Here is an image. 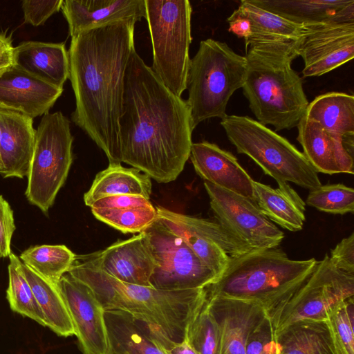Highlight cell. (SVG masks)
I'll return each mask as SVG.
<instances>
[{
    "instance_id": "ac0fdd59",
    "label": "cell",
    "mask_w": 354,
    "mask_h": 354,
    "mask_svg": "<svg viewBox=\"0 0 354 354\" xmlns=\"http://www.w3.org/2000/svg\"><path fill=\"white\" fill-rule=\"evenodd\" d=\"M62 92L15 65L0 75V109L32 119L48 113Z\"/></svg>"
},
{
    "instance_id": "cb8c5ba5",
    "label": "cell",
    "mask_w": 354,
    "mask_h": 354,
    "mask_svg": "<svg viewBox=\"0 0 354 354\" xmlns=\"http://www.w3.org/2000/svg\"><path fill=\"white\" fill-rule=\"evenodd\" d=\"M248 20L250 31L245 39V48H274L295 49L304 30L297 24L262 9L249 0H242L237 8Z\"/></svg>"
},
{
    "instance_id": "ab89813d",
    "label": "cell",
    "mask_w": 354,
    "mask_h": 354,
    "mask_svg": "<svg viewBox=\"0 0 354 354\" xmlns=\"http://www.w3.org/2000/svg\"><path fill=\"white\" fill-rule=\"evenodd\" d=\"M15 230L13 211L0 195V258L9 257L12 253L10 244Z\"/></svg>"
},
{
    "instance_id": "ee69618b",
    "label": "cell",
    "mask_w": 354,
    "mask_h": 354,
    "mask_svg": "<svg viewBox=\"0 0 354 354\" xmlns=\"http://www.w3.org/2000/svg\"><path fill=\"white\" fill-rule=\"evenodd\" d=\"M168 350L171 354H198L186 337L180 342L171 341Z\"/></svg>"
},
{
    "instance_id": "f546056e",
    "label": "cell",
    "mask_w": 354,
    "mask_h": 354,
    "mask_svg": "<svg viewBox=\"0 0 354 354\" xmlns=\"http://www.w3.org/2000/svg\"><path fill=\"white\" fill-rule=\"evenodd\" d=\"M24 274L46 321L47 327L61 337L75 335V329L57 285L22 263Z\"/></svg>"
},
{
    "instance_id": "277c9868",
    "label": "cell",
    "mask_w": 354,
    "mask_h": 354,
    "mask_svg": "<svg viewBox=\"0 0 354 354\" xmlns=\"http://www.w3.org/2000/svg\"><path fill=\"white\" fill-rule=\"evenodd\" d=\"M317 263L315 258L290 259L278 248L251 250L231 257L223 274L205 287L206 294L255 301L268 314L309 278Z\"/></svg>"
},
{
    "instance_id": "d6a6232c",
    "label": "cell",
    "mask_w": 354,
    "mask_h": 354,
    "mask_svg": "<svg viewBox=\"0 0 354 354\" xmlns=\"http://www.w3.org/2000/svg\"><path fill=\"white\" fill-rule=\"evenodd\" d=\"M9 259V283L6 290V298L10 308L12 311L47 327L45 317L24 274L21 261L12 252L10 254Z\"/></svg>"
},
{
    "instance_id": "4316f807",
    "label": "cell",
    "mask_w": 354,
    "mask_h": 354,
    "mask_svg": "<svg viewBox=\"0 0 354 354\" xmlns=\"http://www.w3.org/2000/svg\"><path fill=\"white\" fill-rule=\"evenodd\" d=\"M278 185L274 189L254 180V203L270 221L289 231H299L306 220V203L288 183Z\"/></svg>"
},
{
    "instance_id": "9a60e30c",
    "label": "cell",
    "mask_w": 354,
    "mask_h": 354,
    "mask_svg": "<svg viewBox=\"0 0 354 354\" xmlns=\"http://www.w3.org/2000/svg\"><path fill=\"white\" fill-rule=\"evenodd\" d=\"M69 313L83 354H109L104 310L92 290L65 273L57 283Z\"/></svg>"
},
{
    "instance_id": "d4e9b609",
    "label": "cell",
    "mask_w": 354,
    "mask_h": 354,
    "mask_svg": "<svg viewBox=\"0 0 354 354\" xmlns=\"http://www.w3.org/2000/svg\"><path fill=\"white\" fill-rule=\"evenodd\" d=\"M14 65L56 87L69 78L68 53L64 43L27 41L14 48Z\"/></svg>"
},
{
    "instance_id": "7a4b0ae2",
    "label": "cell",
    "mask_w": 354,
    "mask_h": 354,
    "mask_svg": "<svg viewBox=\"0 0 354 354\" xmlns=\"http://www.w3.org/2000/svg\"><path fill=\"white\" fill-rule=\"evenodd\" d=\"M135 19L94 26L71 37L69 80L75 98L73 122L121 164L119 120L124 74L135 48Z\"/></svg>"
},
{
    "instance_id": "83f0119b",
    "label": "cell",
    "mask_w": 354,
    "mask_h": 354,
    "mask_svg": "<svg viewBox=\"0 0 354 354\" xmlns=\"http://www.w3.org/2000/svg\"><path fill=\"white\" fill-rule=\"evenodd\" d=\"M151 178L140 170L127 168L121 164H109L97 173L84 195L85 205L91 206L97 200L115 195H138L149 199L152 184Z\"/></svg>"
},
{
    "instance_id": "7402d4cb",
    "label": "cell",
    "mask_w": 354,
    "mask_h": 354,
    "mask_svg": "<svg viewBox=\"0 0 354 354\" xmlns=\"http://www.w3.org/2000/svg\"><path fill=\"white\" fill-rule=\"evenodd\" d=\"M35 132L32 118L0 109V174L3 178L28 176Z\"/></svg>"
},
{
    "instance_id": "9c48e42d",
    "label": "cell",
    "mask_w": 354,
    "mask_h": 354,
    "mask_svg": "<svg viewBox=\"0 0 354 354\" xmlns=\"http://www.w3.org/2000/svg\"><path fill=\"white\" fill-rule=\"evenodd\" d=\"M73 142L70 121L62 112L43 115L35 132L25 195L44 213L48 212L67 178Z\"/></svg>"
},
{
    "instance_id": "2e32d148",
    "label": "cell",
    "mask_w": 354,
    "mask_h": 354,
    "mask_svg": "<svg viewBox=\"0 0 354 354\" xmlns=\"http://www.w3.org/2000/svg\"><path fill=\"white\" fill-rule=\"evenodd\" d=\"M297 128L302 153L317 173L353 174L354 136L327 131L305 116Z\"/></svg>"
},
{
    "instance_id": "8992f818",
    "label": "cell",
    "mask_w": 354,
    "mask_h": 354,
    "mask_svg": "<svg viewBox=\"0 0 354 354\" xmlns=\"http://www.w3.org/2000/svg\"><path fill=\"white\" fill-rule=\"evenodd\" d=\"M247 73L245 56L236 53L227 44L212 39L200 42L190 59L186 100L194 129L206 120L223 118L233 93L242 88Z\"/></svg>"
},
{
    "instance_id": "5bb4252c",
    "label": "cell",
    "mask_w": 354,
    "mask_h": 354,
    "mask_svg": "<svg viewBox=\"0 0 354 354\" xmlns=\"http://www.w3.org/2000/svg\"><path fill=\"white\" fill-rule=\"evenodd\" d=\"M296 53L304 62V77H318L339 67L354 57V21L304 25Z\"/></svg>"
},
{
    "instance_id": "8fae6325",
    "label": "cell",
    "mask_w": 354,
    "mask_h": 354,
    "mask_svg": "<svg viewBox=\"0 0 354 354\" xmlns=\"http://www.w3.org/2000/svg\"><path fill=\"white\" fill-rule=\"evenodd\" d=\"M143 233L157 263L151 287L163 290L204 288L217 279L185 242L158 218Z\"/></svg>"
},
{
    "instance_id": "b9f144b4",
    "label": "cell",
    "mask_w": 354,
    "mask_h": 354,
    "mask_svg": "<svg viewBox=\"0 0 354 354\" xmlns=\"http://www.w3.org/2000/svg\"><path fill=\"white\" fill-rule=\"evenodd\" d=\"M152 205L149 199L138 195H115L100 198L95 201L91 208H124L130 207H146Z\"/></svg>"
},
{
    "instance_id": "f35d334b",
    "label": "cell",
    "mask_w": 354,
    "mask_h": 354,
    "mask_svg": "<svg viewBox=\"0 0 354 354\" xmlns=\"http://www.w3.org/2000/svg\"><path fill=\"white\" fill-rule=\"evenodd\" d=\"M62 2L63 0L22 1L24 22L34 26L44 24L50 17L61 9Z\"/></svg>"
},
{
    "instance_id": "8d00e7d4",
    "label": "cell",
    "mask_w": 354,
    "mask_h": 354,
    "mask_svg": "<svg viewBox=\"0 0 354 354\" xmlns=\"http://www.w3.org/2000/svg\"><path fill=\"white\" fill-rule=\"evenodd\" d=\"M305 203L329 214L353 213L354 189L341 183L321 185L310 190Z\"/></svg>"
},
{
    "instance_id": "484cf974",
    "label": "cell",
    "mask_w": 354,
    "mask_h": 354,
    "mask_svg": "<svg viewBox=\"0 0 354 354\" xmlns=\"http://www.w3.org/2000/svg\"><path fill=\"white\" fill-rule=\"evenodd\" d=\"M252 4L301 25L354 21V0H249Z\"/></svg>"
},
{
    "instance_id": "44dd1931",
    "label": "cell",
    "mask_w": 354,
    "mask_h": 354,
    "mask_svg": "<svg viewBox=\"0 0 354 354\" xmlns=\"http://www.w3.org/2000/svg\"><path fill=\"white\" fill-rule=\"evenodd\" d=\"M109 354H171L160 329L121 310H104Z\"/></svg>"
},
{
    "instance_id": "3957f363",
    "label": "cell",
    "mask_w": 354,
    "mask_h": 354,
    "mask_svg": "<svg viewBox=\"0 0 354 354\" xmlns=\"http://www.w3.org/2000/svg\"><path fill=\"white\" fill-rule=\"evenodd\" d=\"M68 272L86 284L104 310H116L156 326L180 342L206 299L204 288L163 290L120 281L100 270L91 254L75 255Z\"/></svg>"
},
{
    "instance_id": "e0dca14e",
    "label": "cell",
    "mask_w": 354,
    "mask_h": 354,
    "mask_svg": "<svg viewBox=\"0 0 354 354\" xmlns=\"http://www.w3.org/2000/svg\"><path fill=\"white\" fill-rule=\"evenodd\" d=\"M91 254L97 266L109 276L127 283L151 287L150 279L157 263L143 232Z\"/></svg>"
},
{
    "instance_id": "7c38bea8",
    "label": "cell",
    "mask_w": 354,
    "mask_h": 354,
    "mask_svg": "<svg viewBox=\"0 0 354 354\" xmlns=\"http://www.w3.org/2000/svg\"><path fill=\"white\" fill-rule=\"evenodd\" d=\"M157 218L180 236L199 259L217 277L231 257L251 249L218 223L156 207Z\"/></svg>"
},
{
    "instance_id": "74e56055",
    "label": "cell",
    "mask_w": 354,
    "mask_h": 354,
    "mask_svg": "<svg viewBox=\"0 0 354 354\" xmlns=\"http://www.w3.org/2000/svg\"><path fill=\"white\" fill-rule=\"evenodd\" d=\"M278 351L272 326L266 315L250 332L245 354H277Z\"/></svg>"
},
{
    "instance_id": "4fadbf2b",
    "label": "cell",
    "mask_w": 354,
    "mask_h": 354,
    "mask_svg": "<svg viewBox=\"0 0 354 354\" xmlns=\"http://www.w3.org/2000/svg\"><path fill=\"white\" fill-rule=\"evenodd\" d=\"M218 223L251 250L277 248L284 233L251 200L204 181Z\"/></svg>"
},
{
    "instance_id": "d590c367",
    "label": "cell",
    "mask_w": 354,
    "mask_h": 354,
    "mask_svg": "<svg viewBox=\"0 0 354 354\" xmlns=\"http://www.w3.org/2000/svg\"><path fill=\"white\" fill-rule=\"evenodd\" d=\"M354 298L331 308L326 315L337 354H354Z\"/></svg>"
},
{
    "instance_id": "4dcf8cb0",
    "label": "cell",
    "mask_w": 354,
    "mask_h": 354,
    "mask_svg": "<svg viewBox=\"0 0 354 354\" xmlns=\"http://www.w3.org/2000/svg\"><path fill=\"white\" fill-rule=\"evenodd\" d=\"M304 116L324 129L344 136H354V96L329 92L316 97Z\"/></svg>"
},
{
    "instance_id": "836d02e7",
    "label": "cell",
    "mask_w": 354,
    "mask_h": 354,
    "mask_svg": "<svg viewBox=\"0 0 354 354\" xmlns=\"http://www.w3.org/2000/svg\"><path fill=\"white\" fill-rule=\"evenodd\" d=\"M99 221L122 233H140L157 219L153 205L124 208H91Z\"/></svg>"
},
{
    "instance_id": "6da1fadb",
    "label": "cell",
    "mask_w": 354,
    "mask_h": 354,
    "mask_svg": "<svg viewBox=\"0 0 354 354\" xmlns=\"http://www.w3.org/2000/svg\"><path fill=\"white\" fill-rule=\"evenodd\" d=\"M193 130L186 100L167 88L134 49L119 120L122 162L158 183L174 181L189 158Z\"/></svg>"
},
{
    "instance_id": "30bf717a",
    "label": "cell",
    "mask_w": 354,
    "mask_h": 354,
    "mask_svg": "<svg viewBox=\"0 0 354 354\" xmlns=\"http://www.w3.org/2000/svg\"><path fill=\"white\" fill-rule=\"evenodd\" d=\"M354 297V275L338 269L326 254L309 278L268 314L274 337L287 326L301 320H326L327 313Z\"/></svg>"
},
{
    "instance_id": "f6af8a7d",
    "label": "cell",
    "mask_w": 354,
    "mask_h": 354,
    "mask_svg": "<svg viewBox=\"0 0 354 354\" xmlns=\"http://www.w3.org/2000/svg\"><path fill=\"white\" fill-rule=\"evenodd\" d=\"M277 354H280V353H279V351H278V353H277Z\"/></svg>"
},
{
    "instance_id": "e575fe53",
    "label": "cell",
    "mask_w": 354,
    "mask_h": 354,
    "mask_svg": "<svg viewBox=\"0 0 354 354\" xmlns=\"http://www.w3.org/2000/svg\"><path fill=\"white\" fill-rule=\"evenodd\" d=\"M185 337L198 354H220L218 326L206 299L189 323Z\"/></svg>"
},
{
    "instance_id": "603a6c76",
    "label": "cell",
    "mask_w": 354,
    "mask_h": 354,
    "mask_svg": "<svg viewBox=\"0 0 354 354\" xmlns=\"http://www.w3.org/2000/svg\"><path fill=\"white\" fill-rule=\"evenodd\" d=\"M61 10L71 37L94 26L146 16L145 0H64Z\"/></svg>"
},
{
    "instance_id": "ffe728a7",
    "label": "cell",
    "mask_w": 354,
    "mask_h": 354,
    "mask_svg": "<svg viewBox=\"0 0 354 354\" xmlns=\"http://www.w3.org/2000/svg\"><path fill=\"white\" fill-rule=\"evenodd\" d=\"M189 158L198 175L218 187L254 201V180L230 152L207 141L192 143Z\"/></svg>"
},
{
    "instance_id": "1f68e13d",
    "label": "cell",
    "mask_w": 354,
    "mask_h": 354,
    "mask_svg": "<svg viewBox=\"0 0 354 354\" xmlns=\"http://www.w3.org/2000/svg\"><path fill=\"white\" fill-rule=\"evenodd\" d=\"M75 254L64 245L31 246L20 255V260L35 272L57 284L70 269Z\"/></svg>"
},
{
    "instance_id": "60d3db41",
    "label": "cell",
    "mask_w": 354,
    "mask_h": 354,
    "mask_svg": "<svg viewBox=\"0 0 354 354\" xmlns=\"http://www.w3.org/2000/svg\"><path fill=\"white\" fill-rule=\"evenodd\" d=\"M329 258L340 270L354 275V233L343 239L330 251Z\"/></svg>"
},
{
    "instance_id": "5b68a950",
    "label": "cell",
    "mask_w": 354,
    "mask_h": 354,
    "mask_svg": "<svg viewBox=\"0 0 354 354\" xmlns=\"http://www.w3.org/2000/svg\"><path fill=\"white\" fill-rule=\"evenodd\" d=\"M242 89L259 123L276 131L298 126L309 104L302 81L291 68L295 50L248 47Z\"/></svg>"
},
{
    "instance_id": "f1b7e54d",
    "label": "cell",
    "mask_w": 354,
    "mask_h": 354,
    "mask_svg": "<svg viewBox=\"0 0 354 354\" xmlns=\"http://www.w3.org/2000/svg\"><path fill=\"white\" fill-rule=\"evenodd\" d=\"M280 354H337L326 320L294 322L275 336Z\"/></svg>"
},
{
    "instance_id": "d6986e66",
    "label": "cell",
    "mask_w": 354,
    "mask_h": 354,
    "mask_svg": "<svg viewBox=\"0 0 354 354\" xmlns=\"http://www.w3.org/2000/svg\"><path fill=\"white\" fill-rule=\"evenodd\" d=\"M206 299L216 322L220 337V354H245L248 336L266 316L257 302L223 297Z\"/></svg>"
},
{
    "instance_id": "7bdbcfd3",
    "label": "cell",
    "mask_w": 354,
    "mask_h": 354,
    "mask_svg": "<svg viewBox=\"0 0 354 354\" xmlns=\"http://www.w3.org/2000/svg\"><path fill=\"white\" fill-rule=\"evenodd\" d=\"M14 48L10 37L0 33V75L14 66Z\"/></svg>"
},
{
    "instance_id": "ba28073f",
    "label": "cell",
    "mask_w": 354,
    "mask_h": 354,
    "mask_svg": "<svg viewBox=\"0 0 354 354\" xmlns=\"http://www.w3.org/2000/svg\"><path fill=\"white\" fill-rule=\"evenodd\" d=\"M153 50L151 68L162 83L181 97L187 89L192 41L188 0H145Z\"/></svg>"
},
{
    "instance_id": "52a82bcc",
    "label": "cell",
    "mask_w": 354,
    "mask_h": 354,
    "mask_svg": "<svg viewBox=\"0 0 354 354\" xmlns=\"http://www.w3.org/2000/svg\"><path fill=\"white\" fill-rule=\"evenodd\" d=\"M221 124L228 140L277 183L290 182L309 190L321 182L304 154L285 138L247 116L226 115Z\"/></svg>"
}]
</instances>
